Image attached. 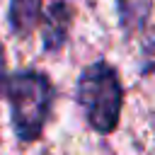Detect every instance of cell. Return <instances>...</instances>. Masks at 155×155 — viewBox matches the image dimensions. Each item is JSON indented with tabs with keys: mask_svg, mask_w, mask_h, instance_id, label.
Returning <instances> with one entry per match:
<instances>
[{
	"mask_svg": "<svg viewBox=\"0 0 155 155\" xmlns=\"http://www.w3.org/2000/svg\"><path fill=\"white\" fill-rule=\"evenodd\" d=\"M10 104V119L15 136L22 143H31L41 136L46 119L53 104L51 80L39 70H19L12 73L5 90Z\"/></svg>",
	"mask_w": 155,
	"mask_h": 155,
	"instance_id": "6da1fadb",
	"label": "cell"
},
{
	"mask_svg": "<svg viewBox=\"0 0 155 155\" xmlns=\"http://www.w3.org/2000/svg\"><path fill=\"white\" fill-rule=\"evenodd\" d=\"M41 15V0H10V24L17 34H29L39 24Z\"/></svg>",
	"mask_w": 155,
	"mask_h": 155,
	"instance_id": "277c9868",
	"label": "cell"
},
{
	"mask_svg": "<svg viewBox=\"0 0 155 155\" xmlns=\"http://www.w3.org/2000/svg\"><path fill=\"white\" fill-rule=\"evenodd\" d=\"M39 22H41L44 48L56 51L68 39V29H70V22H73V10H70V5L65 0H48L41 7Z\"/></svg>",
	"mask_w": 155,
	"mask_h": 155,
	"instance_id": "3957f363",
	"label": "cell"
},
{
	"mask_svg": "<svg viewBox=\"0 0 155 155\" xmlns=\"http://www.w3.org/2000/svg\"><path fill=\"white\" fill-rule=\"evenodd\" d=\"M78 104L92 131L111 133L119 126L124 107V87L116 70L107 61H97L80 73L78 80Z\"/></svg>",
	"mask_w": 155,
	"mask_h": 155,
	"instance_id": "7a4b0ae2",
	"label": "cell"
},
{
	"mask_svg": "<svg viewBox=\"0 0 155 155\" xmlns=\"http://www.w3.org/2000/svg\"><path fill=\"white\" fill-rule=\"evenodd\" d=\"M7 80H10V73H7L5 48H2V44H0V97H5V90H7Z\"/></svg>",
	"mask_w": 155,
	"mask_h": 155,
	"instance_id": "8992f818",
	"label": "cell"
},
{
	"mask_svg": "<svg viewBox=\"0 0 155 155\" xmlns=\"http://www.w3.org/2000/svg\"><path fill=\"white\" fill-rule=\"evenodd\" d=\"M143 70L150 73V75H155V31L143 44Z\"/></svg>",
	"mask_w": 155,
	"mask_h": 155,
	"instance_id": "5b68a950",
	"label": "cell"
}]
</instances>
